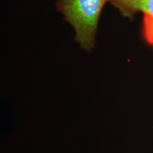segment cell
Here are the masks:
<instances>
[{
    "label": "cell",
    "mask_w": 153,
    "mask_h": 153,
    "mask_svg": "<svg viewBox=\"0 0 153 153\" xmlns=\"http://www.w3.org/2000/svg\"><path fill=\"white\" fill-rule=\"evenodd\" d=\"M112 4L123 16L132 17L137 12L144 13V34L153 45V0H113Z\"/></svg>",
    "instance_id": "2"
},
{
    "label": "cell",
    "mask_w": 153,
    "mask_h": 153,
    "mask_svg": "<svg viewBox=\"0 0 153 153\" xmlns=\"http://www.w3.org/2000/svg\"><path fill=\"white\" fill-rule=\"evenodd\" d=\"M113 0H58L57 7L73 26L76 41L84 49L94 45L97 24L103 7Z\"/></svg>",
    "instance_id": "1"
}]
</instances>
